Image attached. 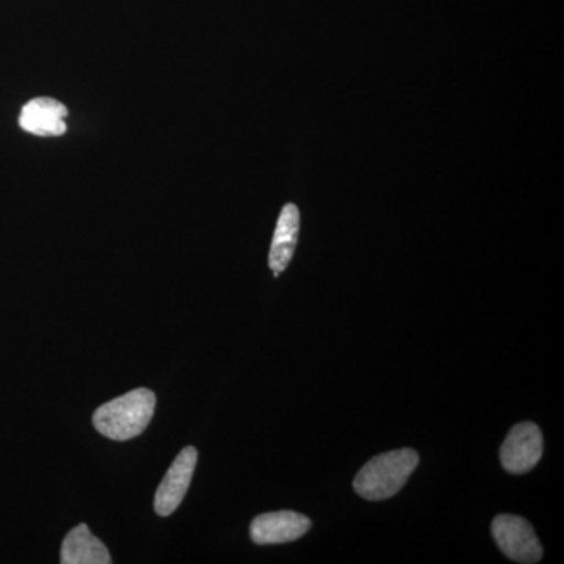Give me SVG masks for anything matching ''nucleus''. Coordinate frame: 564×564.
I'll return each mask as SVG.
<instances>
[{"mask_svg": "<svg viewBox=\"0 0 564 564\" xmlns=\"http://www.w3.org/2000/svg\"><path fill=\"white\" fill-rule=\"evenodd\" d=\"M154 411L155 393L140 388L99 406L93 423L109 440L129 441L147 430Z\"/></svg>", "mask_w": 564, "mask_h": 564, "instance_id": "1", "label": "nucleus"}, {"mask_svg": "<svg viewBox=\"0 0 564 564\" xmlns=\"http://www.w3.org/2000/svg\"><path fill=\"white\" fill-rule=\"evenodd\" d=\"M417 464L419 455L413 448L375 456L356 475L352 486L362 499L372 502L391 499L406 485Z\"/></svg>", "mask_w": 564, "mask_h": 564, "instance_id": "2", "label": "nucleus"}, {"mask_svg": "<svg viewBox=\"0 0 564 564\" xmlns=\"http://www.w3.org/2000/svg\"><path fill=\"white\" fill-rule=\"evenodd\" d=\"M492 536L500 551L516 563L533 564L543 558V545L524 518L500 514L492 521Z\"/></svg>", "mask_w": 564, "mask_h": 564, "instance_id": "3", "label": "nucleus"}, {"mask_svg": "<svg viewBox=\"0 0 564 564\" xmlns=\"http://www.w3.org/2000/svg\"><path fill=\"white\" fill-rule=\"evenodd\" d=\"M544 443L540 426L533 422L514 425L500 448V462L510 474H527L540 463Z\"/></svg>", "mask_w": 564, "mask_h": 564, "instance_id": "4", "label": "nucleus"}, {"mask_svg": "<svg viewBox=\"0 0 564 564\" xmlns=\"http://www.w3.org/2000/svg\"><path fill=\"white\" fill-rule=\"evenodd\" d=\"M196 462H198V452L195 447L188 445L180 455L176 456L169 473L163 477L158 492H155L154 508L155 513L166 518L173 514L176 508H180L185 494L191 488L193 473H195Z\"/></svg>", "mask_w": 564, "mask_h": 564, "instance_id": "5", "label": "nucleus"}, {"mask_svg": "<svg viewBox=\"0 0 564 564\" xmlns=\"http://www.w3.org/2000/svg\"><path fill=\"white\" fill-rule=\"evenodd\" d=\"M311 522L306 516L295 511H276L252 519L251 540L259 545L292 543L310 532Z\"/></svg>", "mask_w": 564, "mask_h": 564, "instance_id": "6", "label": "nucleus"}, {"mask_svg": "<svg viewBox=\"0 0 564 564\" xmlns=\"http://www.w3.org/2000/svg\"><path fill=\"white\" fill-rule=\"evenodd\" d=\"M68 109L52 98L32 99L22 107L20 126L36 137H61L66 132Z\"/></svg>", "mask_w": 564, "mask_h": 564, "instance_id": "7", "label": "nucleus"}, {"mask_svg": "<svg viewBox=\"0 0 564 564\" xmlns=\"http://www.w3.org/2000/svg\"><path fill=\"white\" fill-rule=\"evenodd\" d=\"M300 232V210L295 204L282 207L274 229L272 248H270L269 263L274 276H280L293 258Z\"/></svg>", "mask_w": 564, "mask_h": 564, "instance_id": "8", "label": "nucleus"}, {"mask_svg": "<svg viewBox=\"0 0 564 564\" xmlns=\"http://www.w3.org/2000/svg\"><path fill=\"white\" fill-rule=\"evenodd\" d=\"M63 564H109V551L101 540L95 536L87 524L74 527L62 545Z\"/></svg>", "mask_w": 564, "mask_h": 564, "instance_id": "9", "label": "nucleus"}]
</instances>
